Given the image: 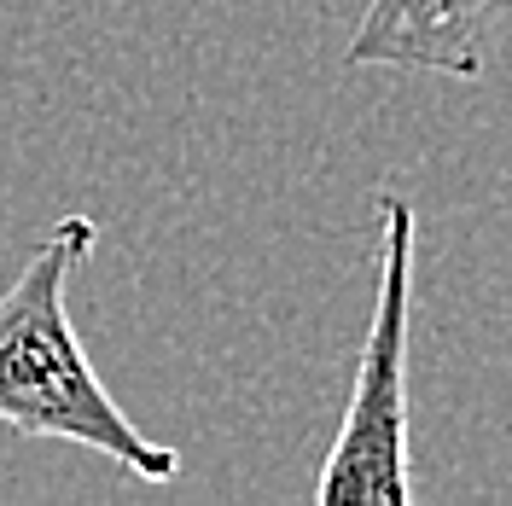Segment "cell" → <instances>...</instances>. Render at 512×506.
I'll return each mask as SVG.
<instances>
[{
  "label": "cell",
  "instance_id": "6da1fadb",
  "mask_svg": "<svg viewBox=\"0 0 512 506\" xmlns=\"http://www.w3.org/2000/svg\"><path fill=\"white\" fill-rule=\"evenodd\" d=\"M88 251L94 222L64 216L0 291V419L18 437H59L117 460L140 483H169L181 472V454L128 425V413L88 367L76 320L64 309L70 274L88 262Z\"/></svg>",
  "mask_w": 512,
  "mask_h": 506
},
{
  "label": "cell",
  "instance_id": "7a4b0ae2",
  "mask_svg": "<svg viewBox=\"0 0 512 506\" xmlns=\"http://www.w3.org/2000/svg\"><path fill=\"white\" fill-rule=\"evenodd\" d=\"M408 309H414V204L402 187L379 192V291L355 355V390L338 443L326 448L320 506H408Z\"/></svg>",
  "mask_w": 512,
  "mask_h": 506
},
{
  "label": "cell",
  "instance_id": "3957f363",
  "mask_svg": "<svg viewBox=\"0 0 512 506\" xmlns=\"http://www.w3.org/2000/svg\"><path fill=\"white\" fill-rule=\"evenodd\" d=\"M512 30V0H367L344 59L361 70H425L478 82Z\"/></svg>",
  "mask_w": 512,
  "mask_h": 506
}]
</instances>
